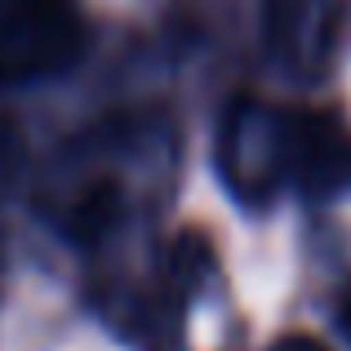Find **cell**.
<instances>
[{
	"label": "cell",
	"instance_id": "4",
	"mask_svg": "<svg viewBox=\"0 0 351 351\" xmlns=\"http://www.w3.org/2000/svg\"><path fill=\"white\" fill-rule=\"evenodd\" d=\"M343 32V0H267V49L293 76H320Z\"/></svg>",
	"mask_w": 351,
	"mask_h": 351
},
{
	"label": "cell",
	"instance_id": "6",
	"mask_svg": "<svg viewBox=\"0 0 351 351\" xmlns=\"http://www.w3.org/2000/svg\"><path fill=\"white\" fill-rule=\"evenodd\" d=\"M23 160H27V143H23V134H18V125L14 120H0V200L18 187Z\"/></svg>",
	"mask_w": 351,
	"mask_h": 351
},
{
	"label": "cell",
	"instance_id": "3",
	"mask_svg": "<svg viewBox=\"0 0 351 351\" xmlns=\"http://www.w3.org/2000/svg\"><path fill=\"white\" fill-rule=\"evenodd\" d=\"M285 182L316 200L351 182V129L334 112H285Z\"/></svg>",
	"mask_w": 351,
	"mask_h": 351
},
{
	"label": "cell",
	"instance_id": "9",
	"mask_svg": "<svg viewBox=\"0 0 351 351\" xmlns=\"http://www.w3.org/2000/svg\"><path fill=\"white\" fill-rule=\"evenodd\" d=\"M338 320H343V329L351 334V285L343 289V298H338Z\"/></svg>",
	"mask_w": 351,
	"mask_h": 351
},
{
	"label": "cell",
	"instance_id": "5",
	"mask_svg": "<svg viewBox=\"0 0 351 351\" xmlns=\"http://www.w3.org/2000/svg\"><path fill=\"white\" fill-rule=\"evenodd\" d=\"M116 218H120V187L116 182H98V187H89L85 196L76 200V209H71V236H76L80 245H94L98 236L112 232Z\"/></svg>",
	"mask_w": 351,
	"mask_h": 351
},
{
	"label": "cell",
	"instance_id": "7",
	"mask_svg": "<svg viewBox=\"0 0 351 351\" xmlns=\"http://www.w3.org/2000/svg\"><path fill=\"white\" fill-rule=\"evenodd\" d=\"M173 271H178L182 285H196L200 276L209 271V245L196 232H187L178 245H173Z\"/></svg>",
	"mask_w": 351,
	"mask_h": 351
},
{
	"label": "cell",
	"instance_id": "8",
	"mask_svg": "<svg viewBox=\"0 0 351 351\" xmlns=\"http://www.w3.org/2000/svg\"><path fill=\"white\" fill-rule=\"evenodd\" d=\"M271 351H329L325 343H316L311 334H289V338H280Z\"/></svg>",
	"mask_w": 351,
	"mask_h": 351
},
{
	"label": "cell",
	"instance_id": "2",
	"mask_svg": "<svg viewBox=\"0 0 351 351\" xmlns=\"http://www.w3.org/2000/svg\"><path fill=\"white\" fill-rule=\"evenodd\" d=\"M80 49V14L71 0H0V71H58Z\"/></svg>",
	"mask_w": 351,
	"mask_h": 351
},
{
	"label": "cell",
	"instance_id": "1",
	"mask_svg": "<svg viewBox=\"0 0 351 351\" xmlns=\"http://www.w3.org/2000/svg\"><path fill=\"white\" fill-rule=\"evenodd\" d=\"M218 169L245 205H263L285 187V112L254 98L236 103L218 138Z\"/></svg>",
	"mask_w": 351,
	"mask_h": 351
}]
</instances>
